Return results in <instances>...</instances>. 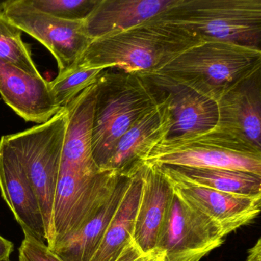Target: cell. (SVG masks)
Instances as JSON below:
<instances>
[{
    "instance_id": "obj_1",
    "label": "cell",
    "mask_w": 261,
    "mask_h": 261,
    "mask_svg": "<svg viewBox=\"0 0 261 261\" xmlns=\"http://www.w3.org/2000/svg\"><path fill=\"white\" fill-rule=\"evenodd\" d=\"M206 38L154 17L123 31L91 41L73 66L127 74L155 72L175 56Z\"/></svg>"
},
{
    "instance_id": "obj_2",
    "label": "cell",
    "mask_w": 261,
    "mask_h": 261,
    "mask_svg": "<svg viewBox=\"0 0 261 261\" xmlns=\"http://www.w3.org/2000/svg\"><path fill=\"white\" fill-rule=\"evenodd\" d=\"M159 103L147 81L116 68L105 69L96 82L91 148L103 171L116 145L130 126Z\"/></svg>"
},
{
    "instance_id": "obj_3",
    "label": "cell",
    "mask_w": 261,
    "mask_h": 261,
    "mask_svg": "<svg viewBox=\"0 0 261 261\" xmlns=\"http://www.w3.org/2000/svg\"><path fill=\"white\" fill-rule=\"evenodd\" d=\"M261 64V48L206 39L155 72L190 87L217 102L221 94Z\"/></svg>"
},
{
    "instance_id": "obj_4",
    "label": "cell",
    "mask_w": 261,
    "mask_h": 261,
    "mask_svg": "<svg viewBox=\"0 0 261 261\" xmlns=\"http://www.w3.org/2000/svg\"><path fill=\"white\" fill-rule=\"evenodd\" d=\"M155 18L206 39L260 48L261 0H175Z\"/></svg>"
},
{
    "instance_id": "obj_5",
    "label": "cell",
    "mask_w": 261,
    "mask_h": 261,
    "mask_svg": "<svg viewBox=\"0 0 261 261\" xmlns=\"http://www.w3.org/2000/svg\"><path fill=\"white\" fill-rule=\"evenodd\" d=\"M145 163L234 169L261 175V149L215 126L204 132L162 140Z\"/></svg>"
},
{
    "instance_id": "obj_6",
    "label": "cell",
    "mask_w": 261,
    "mask_h": 261,
    "mask_svg": "<svg viewBox=\"0 0 261 261\" xmlns=\"http://www.w3.org/2000/svg\"><path fill=\"white\" fill-rule=\"evenodd\" d=\"M67 124L68 110L63 108L42 124L4 136L20 160L34 189L43 216L47 238L51 230Z\"/></svg>"
},
{
    "instance_id": "obj_7",
    "label": "cell",
    "mask_w": 261,
    "mask_h": 261,
    "mask_svg": "<svg viewBox=\"0 0 261 261\" xmlns=\"http://www.w3.org/2000/svg\"><path fill=\"white\" fill-rule=\"evenodd\" d=\"M4 16L39 41L56 59L59 73L69 69L91 43L84 22H70L35 9L27 0H9Z\"/></svg>"
},
{
    "instance_id": "obj_8",
    "label": "cell",
    "mask_w": 261,
    "mask_h": 261,
    "mask_svg": "<svg viewBox=\"0 0 261 261\" xmlns=\"http://www.w3.org/2000/svg\"><path fill=\"white\" fill-rule=\"evenodd\" d=\"M224 238L215 222L175 192L157 250L163 251V261H200L221 247Z\"/></svg>"
},
{
    "instance_id": "obj_9",
    "label": "cell",
    "mask_w": 261,
    "mask_h": 261,
    "mask_svg": "<svg viewBox=\"0 0 261 261\" xmlns=\"http://www.w3.org/2000/svg\"><path fill=\"white\" fill-rule=\"evenodd\" d=\"M170 115L169 137L191 135L213 129L218 120L215 100L159 72L141 74Z\"/></svg>"
},
{
    "instance_id": "obj_10",
    "label": "cell",
    "mask_w": 261,
    "mask_h": 261,
    "mask_svg": "<svg viewBox=\"0 0 261 261\" xmlns=\"http://www.w3.org/2000/svg\"><path fill=\"white\" fill-rule=\"evenodd\" d=\"M216 126L261 149V64L217 100Z\"/></svg>"
},
{
    "instance_id": "obj_11",
    "label": "cell",
    "mask_w": 261,
    "mask_h": 261,
    "mask_svg": "<svg viewBox=\"0 0 261 261\" xmlns=\"http://www.w3.org/2000/svg\"><path fill=\"white\" fill-rule=\"evenodd\" d=\"M0 192L24 234L46 242L37 197L20 160L4 136L0 139Z\"/></svg>"
},
{
    "instance_id": "obj_12",
    "label": "cell",
    "mask_w": 261,
    "mask_h": 261,
    "mask_svg": "<svg viewBox=\"0 0 261 261\" xmlns=\"http://www.w3.org/2000/svg\"><path fill=\"white\" fill-rule=\"evenodd\" d=\"M174 193L172 182L160 166L145 163L133 237V242L142 253L157 250L169 219Z\"/></svg>"
},
{
    "instance_id": "obj_13",
    "label": "cell",
    "mask_w": 261,
    "mask_h": 261,
    "mask_svg": "<svg viewBox=\"0 0 261 261\" xmlns=\"http://www.w3.org/2000/svg\"><path fill=\"white\" fill-rule=\"evenodd\" d=\"M157 99L156 106L143 114L120 139L103 171L134 175L143 167L155 145L168 138L170 115L165 102Z\"/></svg>"
},
{
    "instance_id": "obj_14",
    "label": "cell",
    "mask_w": 261,
    "mask_h": 261,
    "mask_svg": "<svg viewBox=\"0 0 261 261\" xmlns=\"http://www.w3.org/2000/svg\"><path fill=\"white\" fill-rule=\"evenodd\" d=\"M167 178L175 192L189 205L215 222L224 237L251 222L260 212L261 198L233 195Z\"/></svg>"
},
{
    "instance_id": "obj_15",
    "label": "cell",
    "mask_w": 261,
    "mask_h": 261,
    "mask_svg": "<svg viewBox=\"0 0 261 261\" xmlns=\"http://www.w3.org/2000/svg\"><path fill=\"white\" fill-rule=\"evenodd\" d=\"M0 95L19 117L42 123L61 111L50 90L49 82L30 75L0 60Z\"/></svg>"
},
{
    "instance_id": "obj_16",
    "label": "cell",
    "mask_w": 261,
    "mask_h": 261,
    "mask_svg": "<svg viewBox=\"0 0 261 261\" xmlns=\"http://www.w3.org/2000/svg\"><path fill=\"white\" fill-rule=\"evenodd\" d=\"M175 0H97L84 22L88 37L94 40L123 31L149 20L167 10Z\"/></svg>"
},
{
    "instance_id": "obj_17",
    "label": "cell",
    "mask_w": 261,
    "mask_h": 261,
    "mask_svg": "<svg viewBox=\"0 0 261 261\" xmlns=\"http://www.w3.org/2000/svg\"><path fill=\"white\" fill-rule=\"evenodd\" d=\"M133 175H120L111 195L94 216L79 231L68 237L56 247L53 253L62 261L91 260L100 246Z\"/></svg>"
},
{
    "instance_id": "obj_18",
    "label": "cell",
    "mask_w": 261,
    "mask_h": 261,
    "mask_svg": "<svg viewBox=\"0 0 261 261\" xmlns=\"http://www.w3.org/2000/svg\"><path fill=\"white\" fill-rule=\"evenodd\" d=\"M143 167L131 178L100 246L90 261H117L125 248L133 242L143 186Z\"/></svg>"
},
{
    "instance_id": "obj_19",
    "label": "cell",
    "mask_w": 261,
    "mask_h": 261,
    "mask_svg": "<svg viewBox=\"0 0 261 261\" xmlns=\"http://www.w3.org/2000/svg\"><path fill=\"white\" fill-rule=\"evenodd\" d=\"M170 178L233 195L261 198V175L234 169L160 166Z\"/></svg>"
},
{
    "instance_id": "obj_20",
    "label": "cell",
    "mask_w": 261,
    "mask_h": 261,
    "mask_svg": "<svg viewBox=\"0 0 261 261\" xmlns=\"http://www.w3.org/2000/svg\"><path fill=\"white\" fill-rule=\"evenodd\" d=\"M0 60L10 64L30 75L39 77L31 51L22 39V31L0 13Z\"/></svg>"
},
{
    "instance_id": "obj_21",
    "label": "cell",
    "mask_w": 261,
    "mask_h": 261,
    "mask_svg": "<svg viewBox=\"0 0 261 261\" xmlns=\"http://www.w3.org/2000/svg\"><path fill=\"white\" fill-rule=\"evenodd\" d=\"M103 71L101 68L72 66L49 82L50 90L61 109L68 105L87 88L94 85Z\"/></svg>"
},
{
    "instance_id": "obj_22",
    "label": "cell",
    "mask_w": 261,
    "mask_h": 261,
    "mask_svg": "<svg viewBox=\"0 0 261 261\" xmlns=\"http://www.w3.org/2000/svg\"><path fill=\"white\" fill-rule=\"evenodd\" d=\"M35 9L53 17L70 22H83L97 0H27Z\"/></svg>"
},
{
    "instance_id": "obj_23",
    "label": "cell",
    "mask_w": 261,
    "mask_h": 261,
    "mask_svg": "<svg viewBox=\"0 0 261 261\" xmlns=\"http://www.w3.org/2000/svg\"><path fill=\"white\" fill-rule=\"evenodd\" d=\"M19 261H62L55 254L47 244L29 234H24V239L19 248Z\"/></svg>"
},
{
    "instance_id": "obj_24",
    "label": "cell",
    "mask_w": 261,
    "mask_h": 261,
    "mask_svg": "<svg viewBox=\"0 0 261 261\" xmlns=\"http://www.w3.org/2000/svg\"><path fill=\"white\" fill-rule=\"evenodd\" d=\"M163 251L155 250L151 253H143L134 242L131 243L120 255L117 261H163Z\"/></svg>"
},
{
    "instance_id": "obj_25",
    "label": "cell",
    "mask_w": 261,
    "mask_h": 261,
    "mask_svg": "<svg viewBox=\"0 0 261 261\" xmlns=\"http://www.w3.org/2000/svg\"><path fill=\"white\" fill-rule=\"evenodd\" d=\"M14 250L13 242L0 235V261H10V257Z\"/></svg>"
},
{
    "instance_id": "obj_26",
    "label": "cell",
    "mask_w": 261,
    "mask_h": 261,
    "mask_svg": "<svg viewBox=\"0 0 261 261\" xmlns=\"http://www.w3.org/2000/svg\"><path fill=\"white\" fill-rule=\"evenodd\" d=\"M246 261H261V240L258 239L256 244L249 250Z\"/></svg>"
},
{
    "instance_id": "obj_27",
    "label": "cell",
    "mask_w": 261,
    "mask_h": 261,
    "mask_svg": "<svg viewBox=\"0 0 261 261\" xmlns=\"http://www.w3.org/2000/svg\"><path fill=\"white\" fill-rule=\"evenodd\" d=\"M7 2V1H4V2L0 1V13H4Z\"/></svg>"
}]
</instances>
